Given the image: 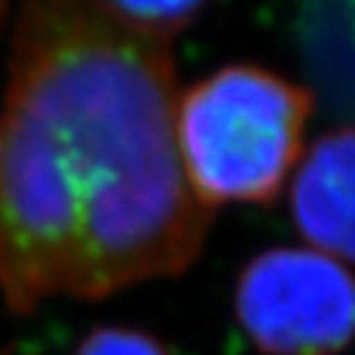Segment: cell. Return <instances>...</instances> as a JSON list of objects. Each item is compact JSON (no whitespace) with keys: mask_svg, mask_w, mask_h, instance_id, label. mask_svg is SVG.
Returning <instances> with one entry per match:
<instances>
[{"mask_svg":"<svg viewBox=\"0 0 355 355\" xmlns=\"http://www.w3.org/2000/svg\"><path fill=\"white\" fill-rule=\"evenodd\" d=\"M73 355H168V349L132 327H101L87 336Z\"/></svg>","mask_w":355,"mask_h":355,"instance_id":"6","label":"cell"},{"mask_svg":"<svg viewBox=\"0 0 355 355\" xmlns=\"http://www.w3.org/2000/svg\"><path fill=\"white\" fill-rule=\"evenodd\" d=\"M98 9L112 17L126 31L154 40V42H171L180 31H185L202 12L205 3H191V0H151V3H137V0H96Z\"/></svg>","mask_w":355,"mask_h":355,"instance_id":"5","label":"cell"},{"mask_svg":"<svg viewBox=\"0 0 355 355\" xmlns=\"http://www.w3.org/2000/svg\"><path fill=\"white\" fill-rule=\"evenodd\" d=\"M311 98L288 78L232 64L176 104V146L193 196L210 210L272 202L294 168Z\"/></svg>","mask_w":355,"mask_h":355,"instance_id":"2","label":"cell"},{"mask_svg":"<svg viewBox=\"0 0 355 355\" xmlns=\"http://www.w3.org/2000/svg\"><path fill=\"white\" fill-rule=\"evenodd\" d=\"M235 311L269 355H336L352 330V280L316 249H269L243 269Z\"/></svg>","mask_w":355,"mask_h":355,"instance_id":"3","label":"cell"},{"mask_svg":"<svg viewBox=\"0 0 355 355\" xmlns=\"http://www.w3.org/2000/svg\"><path fill=\"white\" fill-rule=\"evenodd\" d=\"M0 12H3V9H0Z\"/></svg>","mask_w":355,"mask_h":355,"instance_id":"7","label":"cell"},{"mask_svg":"<svg viewBox=\"0 0 355 355\" xmlns=\"http://www.w3.org/2000/svg\"><path fill=\"white\" fill-rule=\"evenodd\" d=\"M297 230L327 257L352 254V132L319 137L291 188Z\"/></svg>","mask_w":355,"mask_h":355,"instance_id":"4","label":"cell"},{"mask_svg":"<svg viewBox=\"0 0 355 355\" xmlns=\"http://www.w3.org/2000/svg\"><path fill=\"white\" fill-rule=\"evenodd\" d=\"M0 123V291L28 313L180 275L210 210L176 146L165 42L98 3H28L15 31Z\"/></svg>","mask_w":355,"mask_h":355,"instance_id":"1","label":"cell"}]
</instances>
